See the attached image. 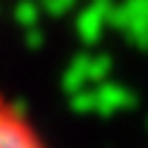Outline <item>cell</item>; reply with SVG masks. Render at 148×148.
<instances>
[{
	"mask_svg": "<svg viewBox=\"0 0 148 148\" xmlns=\"http://www.w3.org/2000/svg\"><path fill=\"white\" fill-rule=\"evenodd\" d=\"M0 148H49L34 120L0 91Z\"/></svg>",
	"mask_w": 148,
	"mask_h": 148,
	"instance_id": "6da1fadb",
	"label": "cell"
}]
</instances>
